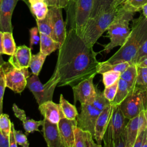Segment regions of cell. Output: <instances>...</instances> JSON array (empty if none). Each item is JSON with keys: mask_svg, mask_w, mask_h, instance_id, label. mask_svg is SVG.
<instances>
[{"mask_svg": "<svg viewBox=\"0 0 147 147\" xmlns=\"http://www.w3.org/2000/svg\"><path fill=\"white\" fill-rule=\"evenodd\" d=\"M97 54L74 29L68 30L66 38L59 49L53 72L59 80L57 86L72 87L80 81L96 75L99 63Z\"/></svg>", "mask_w": 147, "mask_h": 147, "instance_id": "1", "label": "cell"}, {"mask_svg": "<svg viewBox=\"0 0 147 147\" xmlns=\"http://www.w3.org/2000/svg\"><path fill=\"white\" fill-rule=\"evenodd\" d=\"M147 39V19L143 14L133 20L130 34L122 46L108 60L115 64L125 61L132 64L137 52Z\"/></svg>", "mask_w": 147, "mask_h": 147, "instance_id": "2", "label": "cell"}, {"mask_svg": "<svg viewBox=\"0 0 147 147\" xmlns=\"http://www.w3.org/2000/svg\"><path fill=\"white\" fill-rule=\"evenodd\" d=\"M134 13L122 5L118 7L113 21L107 29L110 42L104 46L103 51L105 53H109L115 47L122 46L125 42L131 31L129 22Z\"/></svg>", "mask_w": 147, "mask_h": 147, "instance_id": "3", "label": "cell"}, {"mask_svg": "<svg viewBox=\"0 0 147 147\" xmlns=\"http://www.w3.org/2000/svg\"><path fill=\"white\" fill-rule=\"evenodd\" d=\"M94 0H69L65 7L68 30L74 29L81 37L93 8Z\"/></svg>", "mask_w": 147, "mask_h": 147, "instance_id": "4", "label": "cell"}, {"mask_svg": "<svg viewBox=\"0 0 147 147\" xmlns=\"http://www.w3.org/2000/svg\"><path fill=\"white\" fill-rule=\"evenodd\" d=\"M118 9V7H112L108 10L89 18L81 36L88 47H93L97 40L107 30L113 21Z\"/></svg>", "mask_w": 147, "mask_h": 147, "instance_id": "5", "label": "cell"}, {"mask_svg": "<svg viewBox=\"0 0 147 147\" xmlns=\"http://www.w3.org/2000/svg\"><path fill=\"white\" fill-rule=\"evenodd\" d=\"M127 119L123 115L119 105L113 106L111 116L103 136L105 147H126L124 129Z\"/></svg>", "mask_w": 147, "mask_h": 147, "instance_id": "6", "label": "cell"}, {"mask_svg": "<svg viewBox=\"0 0 147 147\" xmlns=\"http://www.w3.org/2000/svg\"><path fill=\"white\" fill-rule=\"evenodd\" d=\"M119 107L127 119L137 116L142 110L147 109V90L135 86Z\"/></svg>", "mask_w": 147, "mask_h": 147, "instance_id": "7", "label": "cell"}, {"mask_svg": "<svg viewBox=\"0 0 147 147\" xmlns=\"http://www.w3.org/2000/svg\"><path fill=\"white\" fill-rule=\"evenodd\" d=\"M59 82V79L53 73L48 81L43 84L39 80L38 75L33 74L27 79V87L39 105L44 102L52 100L54 91Z\"/></svg>", "mask_w": 147, "mask_h": 147, "instance_id": "8", "label": "cell"}, {"mask_svg": "<svg viewBox=\"0 0 147 147\" xmlns=\"http://www.w3.org/2000/svg\"><path fill=\"white\" fill-rule=\"evenodd\" d=\"M30 76L28 68H17L10 65L5 69L6 87L16 93L21 94L27 86Z\"/></svg>", "mask_w": 147, "mask_h": 147, "instance_id": "9", "label": "cell"}, {"mask_svg": "<svg viewBox=\"0 0 147 147\" xmlns=\"http://www.w3.org/2000/svg\"><path fill=\"white\" fill-rule=\"evenodd\" d=\"M95 76L86 78L72 87L75 103L78 101L81 105L91 103L93 102L96 94V87L93 83Z\"/></svg>", "mask_w": 147, "mask_h": 147, "instance_id": "10", "label": "cell"}, {"mask_svg": "<svg viewBox=\"0 0 147 147\" xmlns=\"http://www.w3.org/2000/svg\"><path fill=\"white\" fill-rule=\"evenodd\" d=\"M100 112L101 111L91 103L81 105L80 113L76 117L77 126L83 130L89 131L94 137L95 122Z\"/></svg>", "mask_w": 147, "mask_h": 147, "instance_id": "11", "label": "cell"}, {"mask_svg": "<svg viewBox=\"0 0 147 147\" xmlns=\"http://www.w3.org/2000/svg\"><path fill=\"white\" fill-rule=\"evenodd\" d=\"M48 13L51 21L55 40L59 42L61 46L66 38L67 32L65 24L63 18L61 9L49 7Z\"/></svg>", "mask_w": 147, "mask_h": 147, "instance_id": "12", "label": "cell"}, {"mask_svg": "<svg viewBox=\"0 0 147 147\" xmlns=\"http://www.w3.org/2000/svg\"><path fill=\"white\" fill-rule=\"evenodd\" d=\"M19 1H23L29 6L28 0H2L0 4V31L13 32L12 14Z\"/></svg>", "mask_w": 147, "mask_h": 147, "instance_id": "13", "label": "cell"}, {"mask_svg": "<svg viewBox=\"0 0 147 147\" xmlns=\"http://www.w3.org/2000/svg\"><path fill=\"white\" fill-rule=\"evenodd\" d=\"M59 131L64 147L75 146V130L77 127V121L61 118L58 123Z\"/></svg>", "mask_w": 147, "mask_h": 147, "instance_id": "14", "label": "cell"}, {"mask_svg": "<svg viewBox=\"0 0 147 147\" xmlns=\"http://www.w3.org/2000/svg\"><path fill=\"white\" fill-rule=\"evenodd\" d=\"M42 132L48 147H64L58 123H52L45 118L42 120Z\"/></svg>", "mask_w": 147, "mask_h": 147, "instance_id": "15", "label": "cell"}, {"mask_svg": "<svg viewBox=\"0 0 147 147\" xmlns=\"http://www.w3.org/2000/svg\"><path fill=\"white\" fill-rule=\"evenodd\" d=\"M32 56L31 48L26 45H21L16 49L9 59V64L17 68H28Z\"/></svg>", "mask_w": 147, "mask_h": 147, "instance_id": "16", "label": "cell"}, {"mask_svg": "<svg viewBox=\"0 0 147 147\" xmlns=\"http://www.w3.org/2000/svg\"><path fill=\"white\" fill-rule=\"evenodd\" d=\"M38 110L44 118L52 123H58L61 118H64L60 104L52 100L46 101L39 105Z\"/></svg>", "mask_w": 147, "mask_h": 147, "instance_id": "17", "label": "cell"}, {"mask_svg": "<svg viewBox=\"0 0 147 147\" xmlns=\"http://www.w3.org/2000/svg\"><path fill=\"white\" fill-rule=\"evenodd\" d=\"M112 109L113 105L111 104L105 107L100 112L95 122L94 138L96 144L100 146H102L103 136L111 116Z\"/></svg>", "mask_w": 147, "mask_h": 147, "instance_id": "18", "label": "cell"}, {"mask_svg": "<svg viewBox=\"0 0 147 147\" xmlns=\"http://www.w3.org/2000/svg\"><path fill=\"white\" fill-rule=\"evenodd\" d=\"M139 132L138 115L131 119L126 124L124 129V135L126 141V147H133L136 137Z\"/></svg>", "mask_w": 147, "mask_h": 147, "instance_id": "19", "label": "cell"}, {"mask_svg": "<svg viewBox=\"0 0 147 147\" xmlns=\"http://www.w3.org/2000/svg\"><path fill=\"white\" fill-rule=\"evenodd\" d=\"M91 132L76 127L75 130L74 147H100L102 146L95 143Z\"/></svg>", "mask_w": 147, "mask_h": 147, "instance_id": "20", "label": "cell"}, {"mask_svg": "<svg viewBox=\"0 0 147 147\" xmlns=\"http://www.w3.org/2000/svg\"><path fill=\"white\" fill-rule=\"evenodd\" d=\"M29 9L36 19L42 20L46 17L49 7L45 0H28Z\"/></svg>", "mask_w": 147, "mask_h": 147, "instance_id": "21", "label": "cell"}, {"mask_svg": "<svg viewBox=\"0 0 147 147\" xmlns=\"http://www.w3.org/2000/svg\"><path fill=\"white\" fill-rule=\"evenodd\" d=\"M40 49L41 52L47 56L51 53L59 49L60 47V44L59 42L54 40L48 35L40 33Z\"/></svg>", "mask_w": 147, "mask_h": 147, "instance_id": "22", "label": "cell"}, {"mask_svg": "<svg viewBox=\"0 0 147 147\" xmlns=\"http://www.w3.org/2000/svg\"><path fill=\"white\" fill-rule=\"evenodd\" d=\"M134 88L132 87L125 80L119 78L118 80V85L117 93L114 99L111 102V104L113 106L119 105L129 95Z\"/></svg>", "mask_w": 147, "mask_h": 147, "instance_id": "23", "label": "cell"}, {"mask_svg": "<svg viewBox=\"0 0 147 147\" xmlns=\"http://www.w3.org/2000/svg\"><path fill=\"white\" fill-rule=\"evenodd\" d=\"M130 64V63L127 61L115 64L108 63L107 61L99 62L97 66V74H102L103 72L109 71H117L122 73L129 66Z\"/></svg>", "mask_w": 147, "mask_h": 147, "instance_id": "24", "label": "cell"}, {"mask_svg": "<svg viewBox=\"0 0 147 147\" xmlns=\"http://www.w3.org/2000/svg\"><path fill=\"white\" fill-rule=\"evenodd\" d=\"M59 104L61 108L65 118L69 119H75L78 115L77 109L75 105L70 103L67 100L62 94H60Z\"/></svg>", "mask_w": 147, "mask_h": 147, "instance_id": "25", "label": "cell"}, {"mask_svg": "<svg viewBox=\"0 0 147 147\" xmlns=\"http://www.w3.org/2000/svg\"><path fill=\"white\" fill-rule=\"evenodd\" d=\"M46 57L47 56L41 52L35 55H32L29 67L31 69L32 74L38 76Z\"/></svg>", "mask_w": 147, "mask_h": 147, "instance_id": "26", "label": "cell"}, {"mask_svg": "<svg viewBox=\"0 0 147 147\" xmlns=\"http://www.w3.org/2000/svg\"><path fill=\"white\" fill-rule=\"evenodd\" d=\"M137 76V65L135 64H130L129 66L121 74L120 78L125 80L134 88L136 84Z\"/></svg>", "mask_w": 147, "mask_h": 147, "instance_id": "27", "label": "cell"}, {"mask_svg": "<svg viewBox=\"0 0 147 147\" xmlns=\"http://www.w3.org/2000/svg\"><path fill=\"white\" fill-rule=\"evenodd\" d=\"M16 49V43L11 32H3V54L11 56Z\"/></svg>", "mask_w": 147, "mask_h": 147, "instance_id": "28", "label": "cell"}, {"mask_svg": "<svg viewBox=\"0 0 147 147\" xmlns=\"http://www.w3.org/2000/svg\"><path fill=\"white\" fill-rule=\"evenodd\" d=\"M37 28L40 33L47 34L55 40V37L53 32L51 21L49 13H48L45 18L42 20L36 19Z\"/></svg>", "mask_w": 147, "mask_h": 147, "instance_id": "29", "label": "cell"}, {"mask_svg": "<svg viewBox=\"0 0 147 147\" xmlns=\"http://www.w3.org/2000/svg\"><path fill=\"white\" fill-rule=\"evenodd\" d=\"M113 2L114 0H94L93 8L90 17L110 9L113 7Z\"/></svg>", "mask_w": 147, "mask_h": 147, "instance_id": "30", "label": "cell"}, {"mask_svg": "<svg viewBox=\"0 0 147 147\" xmlns=\"http://www.w3.org/2000/svg\"><path fill=\"white\" fill-rule=\"evenodd\" d=\"M10 64L7 62L6 64L0 66V115L2 113L3 110V99L5 92L6 85L5 69Z\"/></svg>", "mask_w": 147, "mask_h": 147, "instance_id": "31", "label": "cell"}, {"mask_svg": "<svg viewBox=\"0 0 147 147\" xmlns=\"http://www.w3.org/2000/svg\"><path fill=\"white\" fill-rule=\"evenodd\" d=\"M96 94L91 104L100 111H102L105 107L111 105V102L105 96L103 92H101L96 87Z\"/></svg>", "mask_w": 147, "mask_h": 147, "instance_id": "32", "label": "cell"}, {"mask_svg": "<svg viewBox=\"0 0 147 147\" xmlns=\"http://www.w3.org/2000/svg\"><path fill=\"white\" fill-rule=\"evenodd\" d=\"M121 72L117 71H109L103 72L102 75V80L105 87L112 85L117 82L120 78Z\"/></svg>", "mask_w": 147, "mask_h": 147, "instance_id": "33", "label": "cell"}, {"mask_svg": "<svg viewBox=\"0 0 147 147\" xmlns=\"http://www.w3.org/2000/svg\"><path fill=\"white\" fill-rule=\"evenodd\" d=\"M135 86L147 90V67H137V76Z\"/></svg>", "mask_w": 147, "mask_h": 147, "instance_id": "34", "label": "cell"}, {"mask_svg": "<svg viewBox=\"0 0 147 147\" xmlns=\"http://www.w3.org/2000/svg\"><path fill=\"white\" fill-rule=\"evenodd\" d=\"M146 4L147 0H126L122 5L136 13L142 10L143 7Z\"/></svg>", "mask_w": 147, "mask_h": 147, "instance_id": "35", "label": "cell"}, {"mask_svg": "<svg viewBox=\"0 0 147 147\" xmlns=\"http://www.w3.org/2000/svg\"><path fill=\"white\" fill-rule=\"evenodd\" d=\"M43 121H35L33 119H26L22 121L24 129L25 130L26 134L32 133L35 131H40L38 127L40 126H42Z\"/></svg>", "mask_w": 147, "mask_h": 147, "instance_id": "36", "label": "cell"}, {"mask_svg": "<svg viewBox=\"0 0 147 147\" xmlns=\"http://www.w3.org/2000/svg\"><path fill=\"white\" fill-rule=\"evenodd\" d=\"M11 122L9 117L6 114L2 113L0 115V129L2 134L6 137L9 138L11 129Z\"/></svg>", "mask_w": 147, "mask_h": 147, "instance_id": "37", "label": "cell"}, {"mask_svg": "<svg viewBox=\"0 0 147 147\" xmlns=\"http://www.w3.org/2000/svg\"><path fill=\"white\" fill-rule=\"evenodd\" d=\"M118 80L111 86L105 87L104 89V91L103 92V94L106 98L107 100H109L110 102H111L115 98L118 88Z\"/></svg>", "mask_w": 147, "mask_h": 147, "instance_id": "38", "label": "cell"}, {"mask_svg": "<svg viewBox=\"0 0 147 147\" xmlns=\"http://www.w3.org/2000/svg\"><path fill=\"white\" fill-rule=\"evenodd\" d=\"M147 57V39L142 45L137 52L134 59H133L132 64H137L143 59Z\"/></svg>", "mask_w": 147, "mask_h": 147, "instance_id": "39", "label": "cell"}, {"mask_svg": "<svg viewBox=\"0 0 147 147\" xmlns=\"http://www.w3.org/2000/svg\"><path fill=\"white\" fill-rule=\"evenodd\" d=\"M14 134L17 144L23 147H28L29 143L28 142L26 135L24 134L21 131L14 129Z\"/></svg>", "mask_w": 147, "mask_h": 147, "instance_id": "40", "label": "cell"}, {"mask_svg": "<svg viewBox=\"0 0 147 147\" xmlns=\"http://www.w3.org/2000/svg\"><path fill=\"white\" fill-rule=\"evenodd\" d=\"M30 32V48L32 49L33 45L37 44L40 41V35L37 27H33L29 30Z\"/></svg>", "mask_w": 147, "mask_h": 147, "instance_id": "41", "label": "cell"}, {"mask_svg": "<svg viewBox=\"0 0 147 147\" xmlns=\"http://www.w3.org/2000/svg\"><path fill=\"white\" fill-rule=\"evenodd\" d=\"M146 134L147 129L139 131L133 145V147H144L146 141Z\"/></svg>", "mask_w": 147, "mask_h": 147, "instance_id": "42", "label": "cell"}, {"mask_svg": "<svg viewBox=\"0 0 147 147\" xmlns=\"http://www.w3.org/2000/svg\"><path fill=\"white\" fill-rule=\"evenodd\" d=\"M48 7L65 8L69 0H45Z\"/></svg>", "mask_w": 147, "mask_h": 147, "instance_id": "43", "label": "cell"}, {"mask_svg": "<svg viewBox=\"0 0 147 147\" xmlns=\"http://www.w3.org/2000/svg\"><path fill=\"white\" fill-rule=\"evenodd\" d=\"M13 110L15 116L21 121H23L27 118L24 110L19 108L16 104H13Z\"/></svg>", "mask_w": 147, "mask_h": 147, "instance_id": "44", "label": "cell"}, {"mask_svg": "<svg viewBox=\"0 0 147 147\" xmlns=\"http://www.w3.org/2000/svg\"><path fill=\"white\" fill-rule=\"evenodd\" d=\"M14 126L13 122H11V129L10 131V134L9 136V147L12 146H17V144L16 140L15 134H14Z\"/></svg>", "mask_w": 147, "mask_h": 147, "instance_id": "45", "label": "cell"}, {"mask_svg": "<svg viewBox=\"0 0 147 147\" xmlns=\"http://www.w3.org/2000/svg\"><path fill=\"white\" fill-rule=\"evenodd\" d=\"M0 147H9V138L5 137L0 129Z\"/></svg>", "mask_w": 147, "mask_h": 147, "instance_id": "46", "label": "cell"}, {"mask_svg": "<svg viewBox=\"0 0 147 147\" xmlns=\"http://www.w3.org/2000/svg\"><path fill=\"white\" fill-rule=\"evenodd\" d=\"M136 65L139 67H147V57L143 59Z\"/></svg>", "mask_w": 147, "mask_h": 147, "instance_id": "47", "label": "cell"}, {"mask_svg": "<svg viewBox=\"0 0 147 147\" xmlns=\"http://www.w3.org/2000/svg\"><path fill=\"white\" fill-rule=\"evenodd\" d=\"M3 32L0 31V54H3Z\"/></svg>", "mask_w": 147, "mask_h": 147, "instance_id": "48", "label": "cell"}, {"mask_svg": "<svg viewBox=\"0 0 147 147\" xmlns=\"http://www.w3.org/2000/svg\"><path fill=\"white\" fill-rule=\"evenodd\" d=\"M126 0H114L113 3V7H118L120 5H121Z\"/></svg>", "mask_w": 147, "mask_h": 147, "instance_id": "49", "label": "cell"}, {"mask_svg": "<svg viewBox=\"0 0 147 147\" xmlns=\"http://www.w3.org/2000/svg\"><path fill=\"white\" fill-rule=\"evenodd\" d=\"M142 10V14H143V15H144V16H145V17L147 19V4L145 5L143 7Z\"/></svg>", "mask_w": 147, "mask_h": 147, "instance_id": "50", "label": "cell"}, {"mask_svg": "<svg viewBox=\"0 0 147 147\" xmlns=\"http://www.w3.org/2000/svg\"><path fill=\"white\" fill-rule=\"evenodd\" d=\"M6 63H7L5 62V61L3 60V58H2V54H0V66L3 65H5V64H6Z\"/></svg>", "mask_w": 147, "mask_h": 147, "instance_id": "51", "label": "cell"}, {"mask_svg": "<svg viewBox=\"0 0 147 147\" xmlns=\"http://www.w3.org/2000/svg\"><path fill=\"white\" fill-rule=\"evenodd\" d=\"M144 147H147V134H146V141H145V143L144 144Z\"/></svg>", "mask_w": 147, "mask_h": 147, "instance_id": "52", "label": "cell"}, {"mask_svg": "<svg viewBox=\"0 0 147 147\" xmlns=\"http://www.w3.org/2000/svg\"><path fill=\"white\" fill-rule=\"evenodd\" d=\"M1 1H2V0H0V4H1Z\"/></svg>", "mask_w": 147, "mask_h": 147, "instance_id": "53", "label": "cell"}]
</instances>
